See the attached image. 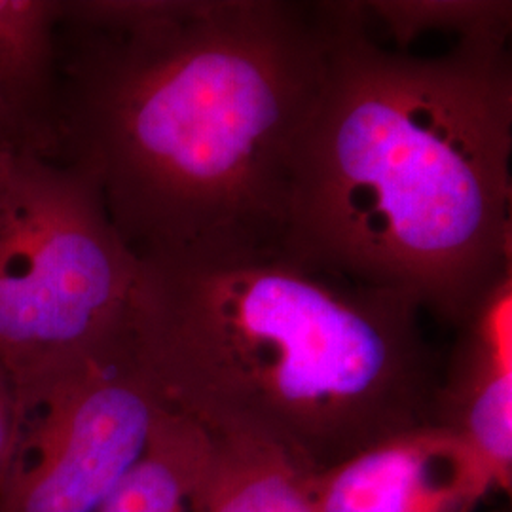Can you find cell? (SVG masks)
I'll return each instance as SVG.
<instances>
[{"instance_id":"ba28073f","label":"cell","mask_w":512,"mask_h":512,"mask_svg":"<svg viewBox=\"0 0 512 512\" xmlns=\"http://www.w3.org/2000/svg\"><path fill=\"white\" fill-rule=\"evenodd\" d=\"M57 0H0V141L57 162Z\"/></svg>"},{"instance_id":"52a82bcc","label":"cell","mask_w":512,"mask_h":512,"mask_svg":"<svg viewBox=\"0 0 512 512\" xmlns=\"http://www.w3.org/2000/svg\"><path fill=\"white\" fill-rule=\"evenodd\" d=\"M435 423L454 431L488 465L501 488L512 476V272L461 323Z\"/></svg>"},{"instance_id":"7a4b0ae2","label":"cell","mask_w":512,"mask_h":512,"mask_svg":"<svg viewBox=\"0 0 512 512\" xmlns=\"http://www.w3.org/2000/svg\"><path fill=\"white\" fill-rule=\"evenodd\" d=\"M509 37L416 55L336 2L279 253L459 327L512 272Z\"/></svg>"},{"instance_id":"3957f363","label":"cell","mask_w":512,"mask_h":512,"mask_svg":"<svg viewBox=\"0 0 512 512\" xmlns=\"http://www.w3.org/2000/svg\"><path fill=\"white\" fill-rule=\"evenodd\" d=\"M403 296L275 251L139 260L131 332L165 406L313 476L435 423L440 376Z\"/></svg>"},{"instance_id":"7c38bea8","label":"cell","mask_w":512,"mask_h":512,"mask_svg":"<svg viewBox=\"0 0 512 512\" xmlns=\"http://www.w3.org/2000/svg\"><path fill=\"white\" fill-rule=\"evenodd\" d=\"M23 423L25 420L14 395L0 382V490L14 458Z\"/></svg>"},{"instance_id":"6da1fadb","label":"cell","mask_w":512,"mask_h":512,"mask_svg":"<svg viewBox=\"0 0 512 512\" xmlns=\"http://www.w3.org/2000/svg\"><path fill=\"white\" fill-rule=\"evenodd\" d=\"M334 4L57 0V164L139 260L279 251Z\"/></svg>"},{"instance_id":"9c48e42d","label":"cell","mask_w":512,"mask_h":512,"mask_svg":"<svg viewBox=\"0 0 512 512\" xmlns=\"http://www.w3.org/2000/svg\"><path fill=\"white\" fill-rule=\"evenodd\" d=\"M213 437V459L196 512H317L319 476L264 442Z\"/></svg>"},{"instance_id":"4fadbf2b","label":"cell","mask_w":512,"mask_h":512,"mask_svg":"<svg viewBox=\"0 0 512 512\" xmlns=\"http://www.w3.org/2000/svg\"><path fill=\"white\" fill-rule=\"evenodd\" d=\"M8 154H10V150L4 147V145H2V141H0V162H2V160H4V156H8Z\"/></svg>"},{"instance_id":"5b68a950","label":"cell","mask_w":512,"mask_h":512,"mask_svg":"<svg viewBox=\"0 0 512 512\" xmlns=\"http://www.w3.org/2000/svg\"><path fill=\"white\" fill-rule=\"evenodd\" d=\"M165 408L129 330L25 420L0 512L97 511L145 456Z\"/></svg>"},{"instance_id":"277c9868","label":"cell","mask_w":512,"mask_h":512,"mask_svg":"<svg viewBox=\"0 0 512 512\" xmlns=\"http://www.w3.org/2000/svg\"><path fill=\"white\" fill-rule=\"evenodd\" d=\"M137 279L82 173L12 152L0 162V382L23 420L128 334Z\"/></svg>"},{"instance_id":"8fae6325","label":"cell","mask_w":512,"mask_h":512,"mask_svg":"<svg viewBox=\"0 0 512 512\" xmlns=\"http://www.w3.org/2000/svg\"><path fill=\"white\" fill-rule=\"evenodd\" d=\"M368 19L382 23L406 52L425 33L469 37H511L512 4L503 0H376L363 2Z\"/></svg>"},{"instance_id":"8992f818","label":"cell","mask_w":512,"mask_h":512,"mask_svg":"<svg viewBox=\"0 0 512 512\" xmlns=\"http://www.w3.org/2000/svg\"><path fill=\"white\" fill-rule=\"evenodd\" d=\"M497 486L488 465L454 431H404L317 478V512H475Z\"/></svg>"},{"instance_id":"30bf717a","label":"cell","mask_w":512,"mask_h":512,"mask_svg":"<svg viewBox=\"0 0 512 512\" xmlns=\"http://www.w3.org/2000/svg\"><path fill=\"white\" fill-rule=\"evenodd\" d=\"M213 459V437L165 408L145 456L95 512H196Z\"/></svg>"}]
</instances>
